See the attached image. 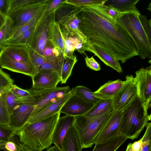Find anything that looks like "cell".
<instances>
[{
	"label": "cell",
	"mask_w": 151,
	"mask_h": 151,
	"mask_svg": "<svg viewBox=\"0 0 151 151\" xmlns=\"http://www.w3.org/2000/svg\"><path fill=\"white\" fill-rule=\"evenodd\" d=\"M82 8L79 27L90 45L109 51L123 63L138 55L133 39L122 24L97 5Z\"/></svg>",
	"instance_id": "obj_1"
},
{
	"label": "cell",
	"mask_w": 151,
	"mask_h": 151,
	"mask_svg": "<svg viewBox=\"0 0 151 151\" xmlns=\"http://www.w3.org/2000/svg\"><path fill=\"white\" fill-rule=\"evenodd\" d=\"M60 111L44 119L27 123L15 134L22 144L35 151H42L52 144L53 132Z\"/></svg>",
	"instance_id": "obj_2"
},
{
	"label": "cell",
	"mask_w": 151,
	"mask_h": 151,
	"mask_svg": "<svg viewBox=\"0 0 151 151\" xmlns=\"http://www.w3.org/2000/svg\"><path fill=\"white\" fill-rule=\"evenodd\" d=\"M151 120L139 98L137 96L122 112L120 134L131 140L137 138Z\"/></svg>",
	"instance_id": "obj_3"
},
{
	"label": "cell",
	"mask_w": 151,
	"mask_h": 151,
	"mask_svg": "<svg viewBox=\"0 0 151 151\" xmlns=\"http://www.w3.org/2000/svg\"><path fill=\"white\" fill-rule=\"evenodd\" d=\"M140 14L136 7L133 10L122 12L116 20L126 29L133 39L142 59L151 58V41L145 32L139 20Z\"/></svg>",
	"instance_id": "obj_4"
},
{
	"label": "cell",
	"mask_w": 151,
	"mask_h": 151,
	"mask_svg": "<svg viewBox=\"0 0 151 151\" xmlns=\"http://www.w3.org/2000/svg\"><path fill=\"white\" fill-rule=\"evenodd\" d=\"M114 110L93 117L84 115L74 116L73 127L82 149L92 147L96 137Z\"/></svg>",
	"instance_id": "obj_5"
},
{
	"label": "cell",
	"mask_w": 151,
	"mask_h": 151,
	"mask_svg": "<svg viewBox=\"0 0 151 151\" xmlns=\"http://www.w3.org/2000/svg\"><path fill=\"white\" fill-rule=\"evenodd\" d=\"M60 8L57 10V19L55 20L59 25L63 27L70 33L74 36L83 40H87L86 37L81 31L79 24L80 19L77 15L82 10V7H66L65 9Z\"/></svg>",
	"instance_id": "obj_6"
},
{
	"label": "cell",
	"mask_w": 151,
	"mask_h": 151,
	"mask_svg": "<svg viewBox=\"0 0 151 151\" xmlns=\"http://www.w3.org/2000/svg\"><path fill=\"white\" fill-rule=\"evenodd\" d=\"M28 90L32 96L35 105L31 116L57 101L71 89L69 86H67L39 91Z\"/></svg>",
	"instance_id": "obj_7"
},
{
	"label": "cell",
	"mask_w": 151,
	"mask_h": 151,
	"mask_svg": "<svg viewBox=\"0 0 151 151\" xmlns=\"http://www.w3.org/2000/svg\"><path fill=\"white\" fill-rule=\"evenodd\" d=\"M134 80L137 92V96L147 112L151 106V66L141 68L135 72Z\"/></svg>",
	"instance_id": "obj_8"
},
{
	"label": "cell",
	"mask_w": 151,
	"mask_h": 151,
	"mask_svg": "<svg viewBox=\"0 0 151 151\" xmlns=\"http://www.w3.org/2000/svg\"><path fill=\"white\" fill-rule=\"evenodd\" d=\"M50 18V15L47 8L38 21L27 45L43 56V49L49 41L48 39L47 29Z\"/></svg>",
	"instance_id": "obj_9"
},
{
	"label": "cell",
	"mask_w": 151,
	"mask_h": 151,
	"mask_svg": "<svg viewBox=\"0 0 151 151\" xmlns=\"http://www.w3.org/2000/svg\"><path fill=\"white\" fill-rule=\"evenodd\" d=\"M125 81L123 88L112 98L113 108L115 110H122L137 96L134 76H127Z\"/></svg>",
	"instance_id": "obj_10"
},
{
	"label": "cell",
	"mask_w": 151,
	"mask_h": 151,
	"mask_svg": "<svg viewBox=\"0 0 151 151\" xmlns=\"http://www.w3.org/2000/svg\"><path fill=\"white\" fill-rule=\"evenodd\" d=\"M48 1L39 0L33 4L9 12L7 16L11 19L13 23L12 32L30 21Z\"/></svg>",
	"instance_id": "obj_11"
},
{
	"label": "cell",
	"mask_w": 151,
	"mask_h": 151,
	"mask_svg": "<svg viewBox=\"0 0 151 151\" xmlns=\"http://www.w3.org/2000/svg\"><path fill=\"white\" fill-rule=\"evenodd\" d=\"M32 78V86L29 89L35 91L54 88L61 81L59 73L51 69H40Z\"/></svg>",
	"instance_id": "obj_12"
},
{
	"label": "cell",
	"mask_w": 151,
	"mask_h": 151,
	"mask_svg": "<svg viewBox=\"0 0 151 151\" xmlns=\"http://www.w3.org/2000/svg\"><path fill=\"white\" fill-rule=\"evenodd\" d=\"M122 111L114 110L94 139V144L101 143L120 135L119 126Z\"/></svg>",
	"instance_id": "obj_13"
},
{
	"label": "cell",
	"mask_w": 151,
	"mask_h": 151,
	"mask_svg": "<svg viewBox=\"0 0 151 151\" xmlns=\"http://www.w3.org/2000/svg\"><path fill=\"white\" fill-rule=\"evenodd\" d=\"M0 66L13 72L30 76L31 78L38 72L30 61L21 62L13 60L0 52Z\"/></svg>",
	"instance_id": "obj_14"
},
{
	"label": "cell",
	"mask_w": 151,
	"mask_h": 151,
	"mask_svg": "<svg viewBox=\"0 0 151 151\" xmlns=\"http://www.w3.org/2000/svg\"><path fill=\"white\" fill-rule=\"evenodd\" d=\"M94 104L73 93L63 105L60 112L66 115L73 116H83L90 110Z\"/></svg>",
	"instance_id": "obj_15"
},
{
	"label": "cell",
	"mask_w": 151,
	"mask_h": 151,
	"mask_svg": "<svg viewBox=\"0 0 151 151\" xmlns=\"http://www.w3.org/2000/svg\"><path fill=\"white\" fill-rule=\"evenodd\" d=\"M35 107L33 103L20 104L14 109L10 115L9 125L16 131L27 123Z\"/></svg>",
	"instance_id": "obj_16"
},
{
	"label": "cell",
	"mask_w": 151,
	"mask_h": 151,
	"mask_svg": "<svg viewBox=\"0 0 151 151\" xmlns=\"http://www.w3.org/2000/svg\"><path fill=\"white\" fill-rule=\"evenodd\" d=\"M74 116L65 115L60 117L55 126L52 137V142L62 150L63 143L69 129L73 126Z\"/></svg>",
	"instance_id": "obj_17"
},
{
	"label": "cell",
	"mask_w": 151,
	"mask_h": 151,
	"mask_svg": "<svg viewBox=\"0 0 151 151\" xmlns=\"http://www.w3.org/2000/svg\"><path fill=\"white\" fill-rule=\"evenodd\" d=\"M73 93L72 89L56 102L30 116L27 123H31L44 119L60 111L63 105Z\"/></svg>",
	"instance_id": "obj_18"
},
{
	"label": "cell",
	"mask_w": 151,
	"mask_h": 151,
	"mask_svg": "<svg viewBox=\"0 0 151 151\" xmlns=\"http://www.w3.org/2000/svg\"><path fill=\"white\" fill-rule=\"evenodd\" d=\"M55 14L50 15L47 29L49 41L54 47L63 55L64 52V46L59 25L55 21Z\"/></svg>",
	"instance_id": "obj_19"
},
{
	"label": "cell",
	"mask_w": 151,
	"mask_h": 151,
	"mask_svg": "<svg viewBox=\"0 0 151 151\" xmlns=\"http://www.w3.org/2000/svg\"><path fill=\"white\" fill-rule=\"evenodd\" d=\"M125 82V81H122L120 79L109 81L93 92L94 93L102 99L111 98L122 89Z\"/></svg>",
	"instance_id": "obj_20"
},
{
	"label": "cell",
	"mask_w": 151,
	"mask_h": 151,
	"mask_svg": "<svg viewBox=\"0 0 151 151\" xmlns=\"http://www.w3.org/2000/svg\"><path fill=\"white\" fill-rule=\"evenodd\" d=\"M88 51L93 53L106 65L109 66L119 73L122 69L119 61L110 52L102 48L94 45H91Z\"/></svg>",
	"instance_id": "obj_21"
},
{
	"label": "cell",
	"mask_w": 151,
	"mask_h": 151,
	"mask_svg": "<svg viewBox=\"0 0 151 151\" xmlns=\"http://www.w3.org/2000/svg\"><path fill=\"white\" fill-rule=\"evenodd\" d=\"M0 52L8 57L18 61H30L27 46H5L0 50Z\"/></svg>",
	"instance_id": "obj_22"
},
{
	"label": "cell",
	"mask_w": 151,
	"mask_h": 151,
	"mask_svg": "<svg viewBox=\"0 0 151 151\" xmlns=\"http://www.w3.org/2000/svg\"><path fill=\"white\" fill-rule=\"evenodd\" d=\"M60 29L64 43L63 56L73 57V53L76 45L81 41L83 40L71 35L63 26L59 25Z\"/></svg>",
	"instance_id": "obj_23"
},
{
	"label": "cell",
	"mask_w": 151,
	"mask_h": 151,
	"mask_svg": "<svg viewBox=\"0 0 151 151\" xmlns=\"http://www.w3.org/2000/svg\"><path fill=\"white\" fill-rule=\"evenodd\" d=\"M128 139L120 134L105 142L95 144L92 151H116Z\"/></svg>",
	"instance_id": "obj_24"
},
{
	"label": "cell",
	"mask_w": 151,
	"mask_h": 151,
	"mask_svg": "<svg viewBox=\"0 0 151 151\" xmlns=\"http://www.w3.org/2000/svg\"><path fill=\"white\" fill-rule=\"evenodd\" d=\"M82 150L74 129L72 126L64 139L61 151H81Z\"/></svg>",
	"instance_id": "obj_25"
},
{
	"label": "cell",
	"mask_w": 151,
	"mask_h": 151,
	"mask_svg": "<svg viewBox=\"0 0 151 151\" xmlns=\"http://www.w3.org/2000/svg\"><path fill=\"white\" fill-rule=\"evenodd\" d=\"M113 109L112 98L101 99L94 104L92 108L84 116L93 117L101 115L109 110Z\"/></svg>",
	"instance_id": "obj_26"
},
{
	"label": "cell",
	"mask_w": 151,
	"mask_h": 151,
	"mask_svg": "<svg viewBox=\"0 0 151 151\" xmlns=\"http://www.w3.org/2000/svg\"><path fill=\"white\" fill-rule=\"evenodd\" d=\"M48 2L38 11L30 21L13 32L10 38L6 42L16 39L24 32L37 23L43 16L47 9Z\"/></svg>",
	"instance_id": "obj_27"
},
{
	"label": "cell",
	"mask_w": 151,
	"mask_h": 151,
	"mask_svg": "<svg viewBox=\"0 0 151 151\" xmlns=\"http://www.w3.org/2000/svg\"><path fill=\"white\" fill-rule=\"evenodd\" d=\"M139 0H107L104 4L110 6L120 12L134 10Z\"/></svg>",
	"instance_id": "obj_28"
},
{
	"label": "cell",
	"mask_w": 151,
	"mask_h": 151,
	"mask_svg": "<svg viewBox=\"0 0 151 151\" xmlns=\"http://www.w3.org/2000/svg\"><path fill=\"white\" fill-rule=\"evenodd\" d=\"M72 89L73 94L87 102L94 104L102 99L96 96L90 89L84 86H76Z\"/></svg>",
	"instance_id": "obj_29"
},
{
	"label": "cell",
	"mask_w": 151,
	"mask_h": 151,
	"mask_svg": "<svg viewBox=\"0 0 151 151\" xmlns=\"http://www.w3.org/2000/svg\"><path fill=\"white\" fill-rule=\"evenodd\" d=\"M63 56L61 74L62 83H66L71 75L74 66L77 61V58L75 55L73 57Z\"/></svg>",
	"instance_id": "obj_30"
},
{
	"label": "cell",
	"mask_w": 151,
	"mask_h": 151,
	"mask_svg": "<svg viewBox=\"0 0 151 151\" xmlns=\"http://www.w3.org/2000/svg\"><path fill=\"white\" fill-rule=\"evenodd\" d=\"M63 57V55L62 53H60L58 56L46 57L45 61L39 69H42L54 70L58 72L61 76Z\"/></svg>",
	"instance_id": "obj_31"
},
{
	"label": "cell",
	"mask_w": 151,
	"mask_h": 151,
	"mask_svg": "<svg viewBox=\"0 0 151 151\" xmlns=\"http://www.w3.org/2000/svg\"><path fill=\"white\" fill-rule=\"evenodd\" d=\"M13 29L12 20L6 16L5 22L0 28V50L4 46L6 42L10 38Z\"/></svg>",
	"instance_id": "obj_32"
},
{
	"label": "cell",
	"mask_w": 151,
	"mask_h": 151,
	"mask_svg": "<svg viewBox=\"0 0 151 151\" xmlns=\"http://www.w3.org/2000/svg\"><path fill=\"white\" fill-rule=\"evenodd\" d=\"M9 87L0 90V124H9L10 115L5 100L6 92Z\"/></svg>",
	"instance_id": "obj_33"
},
{
	"label": "cell",
	"mask_w": 151,
	"mask_h": 151,
	"mask_svg": "<svg viewBox=\"0 0 151 151\" xmlns=\"http://www.w3.org/2000/svg\"><path fill=\"white\" fill-rule=\"evenodd\" d=\"M16 132L9 124H0V149H4L6 144Z\"/></svg>",
	"instance_id": "obj_34"
},
{
	"label": "cell",
	"mask_w": 151,
	"mask_h": 151,
	"mask_svg": "<svg viewBox=\"0 0 151 151\" xmlns=\"http://www.w3.org/2000/svg\"><path fill=\"white\" fill-rule=\"evenodd\" d=\"M107 0H65V3L77 7L104 4Z\"/></svg>",
	"instance_id": "obj_35"
},
{
	"label": "cell",
	"mask_w": 151,
	"mask_h": 151,
	"mask_svg": "<svg viewBox=\"0 0 151 151\" xmlns=\"http://www.w3.org/2000/svg\"><path fill=\"white\" fill-rule=\"evenodd\" d=\"M9 88L6 91L5 100L8 111L10 115L14 109L20 103L18 98L10 91Z\"/></svg>",
	"instance_id": "obj_36"
},
{
	"label": "cell",
	"mask_w": 151,
	"mask_h": 151,
	"mask_svg": "<svg viewBox=\"0 0 151 151\" xmlns=\"http://www.w3.org/2000/svg\"><path fill=\"white\" fill-rule=\"evenodd\" d=\"M30 60L36 68L39 69L45 60V58L32 48L27 46Z\"/></svg>",
	"instance_id": "obj_37"
},
{
	"label": "cell",
	"mask_w": 151,
	"mask_h": 151,
	"mask_svg": "<svg viewBox=\"0 0 151 151\" xmlns=\"http://www.w3.org/2000/svg\"><path fill=\"white\" fill-rule=\"evenodd\" d=\"M39 1V0H10L9 13L33 4Z\"/></svg>",
	"instance_id": "obj_38"
},
{
	"label": "cell",
	"mask_w": 151,
	"mask_h": 151,
	"mask_svg": "<svg viewBox=\"0 0 151 151\" xmlns=\"http://www.w3.org/2000/svg\"><path fill=\"white\" fill-rule=\"evenodd\" d=\"M146 130L141 138L142 141L141 151H151V123L148 122L146 126Z\"/></svg>",
	"instance_id": "obj_39"
},
{
	"label": "cell",
	"mask_w": 151,
	"mask_h": 151,
	"mask_svg": "<svg viewBox=\"0 0 151 151\" xmlns=\"http://www.w3.org/2000/svg\"><path fill=\"white\" fill-rule=\"evenodd\" d=\"M14 82L10 76L0 68V90L10 87Z\"/></svg>",
	"instance_id": "obj_40"
},
{
	"label": "cell",
	"mask_w": 151,
	"mask_h": 151,
	"mask_svg": "<svg viewBox=\"0 0 151 151\" xmlns=\"http://www.w3.org/2000/svg\"><path fill=\"white\" fill-rule=\"evenodd\" d=\"M65 0H49L47 3V10L50 15L55 14L56 12L65 4Z\"/></svg>",
	"instance_id": "obj_41"
},
{
	"label": "cell",
	"mask_w": 151,
	"mask_h": 151,
	"mask_svg": "<svg viewBox=\"0 0 151 151\" xmlns=\"http://www.w3.org/2000/svg\"><path fill=\"white\" fill-rule=\"evenodd\" d=\"M9 90L18 98H26L32 95L28 90L22 89L15 85L13 84L9 88Z\"/></svg>",
	"instance_id": "obj_42"
},
{
	"label": "cell",
	"mask_w": 151,
	"mask_h": 151,
	"mask_svg": "<svg viewBox=\"0 0 151 151\" xmlns=\"http://www.w3.org/2000/svg\"><path fill=\"white\" fill-rule=\"evenodd\" d=\"M141 24L149 40L151 41V21L148 20L147 17L141 14L139 16Z\"/></svg>",
	"instance_id": "obj_43"
},
{
	"label": "cell",
	"mask_w": 151,
	"mask_h": 151,
	"mask_svg": "<svg viewBox=\"0 0 151 151\" xmlns=\"http://www.w3.org/2000/svg\"><path fill=\"white\" fill-rule=\"evenodd\" d=\"M97 6L102 11L116 19L121 13L115 9L104 4L99 5Z\"/></svg>",
	"instance_id": "obj_44"
},
{
	"label": "cell",
	"mask_w": 151,
	"mask_h": 151,
	"mask_svg": "<svg viewBox=\"0 0 151 151\" xmlns=\"http://www.w3.org/2000/svg\"><path fill=\"white\" fill-rule=\"evenodd\" d=\"M60 53H61L55 49L49 41L45 46L43 50V55L45 58L58 56Z\"/></svg>",
	"instance_id": "obj_45"
},
{
	"label": "cell",
	"mask_w": 151,
	"mask_h": 151,
	"mask_svg": "<svg viewBox=\"0 0 151 151\" xmlns=\"http://www.w3.org/2000/svg\"><path fill=\"white\" fill-rule=\"evenodd\" d=\"M86 66L91 70L95 71H99L101 69L99 64L94 59L93 56L89 58L86 56L85 58Z\"/></svg>",
	"instance_id": "obj_46"
},
{
	"label": "cell",
	"mask_w": 151,
	"mask_h": 151,
	"mask_svg": "<svg viewBox=\"0 0 151 151\" xmlns=\"http://www.w3.org/2000/svg\"><path fill=\"white\" fill-rule=\"evenodd\" d=\"M91 45L87 40H81L76 45L75 50L80 54L86 55L85 51H88Z\"/></svg>",
	"instance_id": "obj_47"
},
{
	"label": "cell",
	"mask_w": 151,
	"mask_h": 151,
	"mask_svg": "<svg viewBox=\"0 0 151 151\" xmlns=\"http://www.w3.org/2000/svg\"><path fill=\"white\" fill-rule=\"evenodd\" d=\"M12 138L16 144L17 151H35L22 144L18 136L16 134L12 135Z\"/></svg>",
	"instance_id": "obj_48"
},
{
	"label": "cell",
	"mask_w": 151,
	"mask_h": 151,
	"mask_svg": "<svg viewBox=\"0 0 151 151\" xmlns=\"http://www.w3.org/2000/svg\"><path fill=\"white\" fill-rule=\"evenodd\" d=\"M10 0H0V12L6 17L9 12Z\"/></svg>",
	"instance_id": "obj_49"
},
{
	"label": "cell",
	"mask_w": 151,
	"mask_h": 151,
	"mask_svg": "<svg viewBox=\"0 0 151 151\" xmlns=\"http://www.w3.org/2000/svg\"><path fill=\"white\" fill-rule=\"evenodd\" d=\"M142 141L141 139L132 144V148L134 151H140L142 150Z\"/></svg>",
	"instance_id": "obj_50"
},
{
	"label": "cell",
	"mask_w": 151,
	"mask_h": 151,
	"mask_svg": "<svg viewBox=\"0 0 151 151\" xmlns=\"http://www.w3.org/2000/svg\"><path fill=\"white\" fill-rule=\"evenodd\" d=\"M6 17H5L2 15L0 12V28L4 23Z\"/></svg>",
	"instance_id": "obj_51"
},
{
	"label": "cell",
	"mask_w": 151,
	"mask_h": 151,
	"mask_svg": "<svg viewBox=\"0 0 151 151\" xmlns=\"http://www.w3.org/2000/svg\"><path fill=\"white\" fill-rule=\"evenodd\" d=\"M46 151H61L55 146L49 148Z\"/></svg>",
	"instance_id": "obj_52"
},
{
	"label": "cell",
	"mask_w": 151,
	"mask_h": 151,
	"mask_svg": "<svg viewBox=\"0 0 151 151\" xmlns=\"http://www.w3.org/2000/svg\"><path fill=\"white\" fill-rule=\"evenodd\" d=\"M147 9H148V10H150V11H151V3H150V4L148 6V8H147Z\"/></svg>",
	"instance_id": "obj_53"
}]
</instances>
